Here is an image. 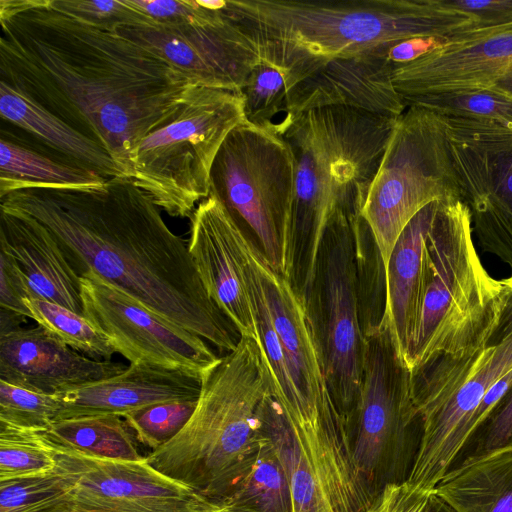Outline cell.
<instances>
[{
    "label": "cell",
    "mask_w": 512,
    "mask_h": 512,
    "mask_svg": "<svg viewBox=\"0 0 512 512\" xmlns=\"http://www.w3.org/2000/svg\"><path fill=\"white\" fill-rule=\"evenodd\" d=\"M204 512H255L254 510L238 504L230 499L207 504Z\"/></svg>",
    "instance_id": "obj_46"
},
{
    "label": "cell",
    "mask_w": 512,
    "mask_h": 512,
    "mask_svg": "<svg viewBox=\"0 0 512 512\" xmlns=\"http://www.w3.org/2000/svg\"><path fill=\"white\" fill-rule=\"evenodd\" d=\"M29 299L32 294L25 274L14 259L0 251V308L30 318L25 304Z\"/></svg>",
    "instance_id": "obj_40"
},
{
    "label": "cell",
    "mask_w": 512,
    "mask_h": 512,
    "mask_svg": "<svg viewBox=\"0 0 512 512\" xmlns=\"http://www.w3.org/2000/svg\"><path fill=\"white\" fill-rule=\"evenodd\" d=\"M49 3L61 13L110 32L154 22L130 7L125 0H49Z\"/></svg>",
    "instance_id": "obj_37"
},
{
    "label": "cell",
    "mask_w": 512,
    "mask_h": 512,
    "mask_svg": "<svg viewBox=\"0 0 512 512\" xmlns=\"http://www.w3.org/2000/svg\"><path fill=\"white\" fill-rule=\"evenodd\" d=\"M0 25V82L97 141L126 177L134 146L197 85L120 33L61 13L49 0H0Z\"/></svg>",
    "instance_id": "obj_1"
},
{
    "label": "cell",
    "mask_w": 512,
    "mask_h": 512,
    "mask_svg": "<svg viewBox=\"0 0 512 512\" xmlns=\"http://www.w3.org/2000/svg\"><path fill=\"white\" fill-rule=\"evenodd\" d=\"M367 226L358 209H339L329 221L307 305L330 392L349 421L363 379L366 333L359 313V250Z\"/></svg>",
    "instance_id": "obj_10"
},
{
    "label": "cell",
    "mask_w": 512,
    "mask_h": 512,
    "mask_svg": "<svg viewBox=\"0 0 512 512\" xmlns=\"http://www.w3.org/2000/svg\"><path fill=\"white\" fill-rule=\"evenodd\" d=\"M503 286L504 279L490 276L479 258L467 204L457 196L437 199L424 244L419 322L407 361L411 375L475 342L494 319Z\"/></svg>",
    "instance_id": "obj_6"
},
{
    "label": "cell",
    "mask_w": 512,
    "mask_h": 512,
    "mask_svg": "<svg viewBox=\"0 0 512 512\" xmlns=\"http://www.w3.org/2000/svg\"><path fill=\"white\" fill-rule=\"evenodd\" d=\"M58 461L41 431L0 423V481L46 475Z\"/></svg>",
    "instance_id": "obj_32"
},
{
    "label": "cell",
    "mask_w": 512,
    "mask_h": 512,
    "mask_svg": "<svg viewBox=\"0 0 512 512\" xmlns=\"http://www.w3.org/2000/svg\"><path fill=\"white\" fill-rule=\"evenodd\" d=\"M0 114L75 163L106 178L123 177L109 152L94 139L49 112L25 94L0 82Z\"/></svg>",
    "instance_id": "obj_25"
},
{
    "label": "cell",
    "mask_w": 512,
    "mask_h": 512,
    "mask_svg": "<svg viewBox=\"0 0 512 512\" xmlns=\"http://www.w3.org/2000/svg\"><path fill=\"white\" fill-rule=\"evenodd\" d=\"M397 118L347 107L296 116L281 137L295 162V193L281 274L308 304L327 225L362 210Z\"/></svg>",
    "instance_id": "obj_4"
},
{
    "label": "cell",
    "mask_w": 512,
    "mask_h": 512,
    "mask_svg": "<svg viewBox=\"0 0 512 512\" xmlns=\"http://www.w3.org/2000/svg\"><path fill=\"white\" fill-rule=\"evenodd\" d=\"M392 43L332 59L295 83L287 90V127L296 116L326 107L398 118L407 104L392 79L393 65L388 58Z\"/></svg>",
    "instance_id": "obj_16"
},
{
    "label": "cell",
    "mask_w": 512,
    "mask_h": 512,
    "mask_svg": "<svg viewBox=\"0 0 512 512\" xmlns=\"http://www.w3.org/2000/svg\"><path fill=\"white\" fill-rule=\"evenodd\" d=\"M481 89H489L512 100V63L500 70Z\"/></svg>",
    "instance_id": "obj_44"
},
{
    "label": "cell",
    "mask_w": 512,
    "mask_h": 512,
    "mask_svg": "<svg viewBox=\"0 0 512 512\" xmlns=\"http://www.w3.org/2000/svg\"><path fill=\"white\" fill-rule=\"evenodd\" d=\"M198 398L151 404L123 416L138 442L152 451L174 438L186 425Z\"/></svg>",
    "instance_id": "obj_35"
},
{
    "label": "cell",
    "mask_w": 512,
    "mask_h": 512,
    "mask_svg": "<svg viewBox=\"0 0 512 512\" xmlns=\"http://www.w3.org/2000/svg\"><path fill=\"white\" fill-rule=\"evenodd\" d=\"M54 449L58 466L75 480V498L142 503L198 497L186 486L153 468L146 457L139 461L116 460Z\"/></svg>",
    "instance_id": "obj_23"
},
{
    "label": "cell",
    "mask_w": 512,
    "mask_h": 512,
    "mask_svg": "<svg viewBox=\"0 0 512 512\" xmlns=\"http://www.w3.org/2000/svg\"><path fill=\"white\" fill-rule=\"evenodd\" d=\"M272 378L256 340L240 337L202 377L197 406L182 430L148 463L206 502L228 498L266 444L265 403Z\"/></svg>",
    "instance_id": "obj_5"
},
{
    "label": "cell",
    "mask_w": 512,
    "mask_h": 512,
    "mask_svg": "<svg viewBox=\"0 0 512 512\" xmlns=\"http://www.w3.org/2000/svg\"><path fill=\"white\" fill-rule=\"evenodd\" d=\"M75 480L58 466L41 476L0 481V512H67Z\"/></svg>",
    "instance_id": "obj_30"
},
{
    "label": "cell",
    "mask_w": 512,
    "mask_h": 512,
    "mask_svg": "<svg viewBox=\"0 0 512 512\" xmlns=\"http://www.w3.org/2000/svg\"><path fill=\"white\" fill-rule=\"evenodd\" d=\"M408 105H419L438 114L497 123L512 130V100L489 89H468L423 96Z\"/></svg>",
    "instance_id": "obj_34"
},
{
    "label": "cell",
    "mask_w": 512,
    "mask_h": 512,
    "mask_svg": "<svg viewBox=\"0 0 512 512\" xmlns=\"http://www.w3.org/2000/svg\"><path fill=\"white\" fill-rule=\"evenodd\" d=\"M447 38L414 37L390 45L388 58L393 66L412 62L442 45Z\"/></svg>",
    "instance_id": "obj_43"
},
{
    "label": "cell",
    "mask_w": 512,
    "mask_h": 512,
    "mask_svg": "<svg viewBox=\"0 0 512 512\" xmlns=\"http://www.w3.org/2000/svg\"><path fill=\"white\" fill-rule=\"evenodd\" d=\"M512 63V22L453 35L422 57L393 66L392 79L406 104L451 91L481 89Z\"/></svg>",
    "instance_id": "obj_15"
},
{
    "label": "cell",
    "mask_w": 512,
    "mask_h": 512,
    "mask_svg": "<svg viewBox=\"0 0 512 512\" xmlns=\"http://www.w3.org/2000/svg\"><path fill=\"white\" fill-rule=\"evenodd\" d=\"M367 512H378L375 503Z\"/></svg>",
    "instance_id": "obj_48"
},
{
    "label": "cell",
    "mask_w": 512,
    "mask_h": 512,
    "mask_svg": "<svg viewBox=\"0 0 512 512\" xmlns=\"http://www.w3.org/2000/svg\"><path fill=\"white\" fill-rule=\"evenodd\" d=\"M241 94L246 121L281 136L287 128V90L283 71L261 59Z\"/></svg>",
    "instance_id": "obj_33"
},
{
    "label": "cell",
    "mask_w": 512,
    "mask_h": 512,
    "mask_svg": "<svg viewBox=\"0 0 512 512\" xmlns=\"http://www.w3.org/2000/svg\"><path fill=\"white\" fill-rule=\"evenodd\" d=\"M56 395L40 393L0 380V423L38 431L57 418Z\"/></svg>",
    "instance_id": "obj_36"
},
{
    "label": "cell",
    "mask_w": 512,
    "mask_h": 512,
    "mask_svg": "<svg viewBox=\"0 0 512 512\" xmlns=\"http://www.w3.org/2000/svg\"><path fill=\"white\" fill-rule=\"evenodd\" d=\"M67 512H137V511L110 508V507H105V506L85 504V503H79V502L74 501L72 507Z\"/></svg>",
    "instance_id": "obj_47"
},
{
    "label": "cell",
    "mask_w": 512,
    "mask_h": 512,
    "mask_svg": "<svg viewBox=\"0 0 512 512\" xmlns=\"http://www.w3.org/2000/svg\"><path fill=\"white\" fill-rule=\"evenodd\" d=\"M247 235L212 194L190 217L189 253L210 298L240 337L256 340L245 279Z\"/></svg>",
    "instance_id": "obj_17"
},
{
    "label": "cell",
    "mask_w": 512,
    "mask_h": 512,
    "mask_svg": "<svg viewBox=\"0 0 512 512\" xmlns=\"http://www.w3.org/2000/svg\"><path fill=\"white\" fill-rule=\"evenodd\" d=\"M25 304L30 318L75 351L98 361H111L117 353L109 338L85 316L46 300L29 299Z\"/></svg>",
    "instance_id": "obj_31"
},
{
    "label": "cell",
    "mask_w": 512,
    "mask_h": 512,
    "mask_svg": "<svg viewBox=\"0 0 512 512\" xmlns=\"http://www.w3.org/2000/svg\"><path fill=\"white\" fill-rule=\"evenodd\" d=\"M446 512H454V511L449 507Z\"/></svg>",
    "instance_id": "obj_49"
},
{
    "label": "cell",
    "mask_w": 512,
    "mask_h": 512,
    "mask_svg": "<svg viewBox=\"0 0 512 512\" xmlns=\"http://www.w3.org/2000/svg\"><path fill=\"white\" fill-rule=\"evenodd\" d=\"M60 449L91 457L116 460H143L137 438L122 416L105 414L54 421L41 431Z\"/></svg>",
    "instance_id": "obj_27"
},
{
    "label": "cell",
    "mask_w": 512,
    "mask_h": 512,
    "mask_svg": "<svg viewBox=\"0 0 512 512\" xmlns=\"http://www.w3.org/2000/svg\"><path fill=\"white\" fill-rule=\"evenodd\" d=\"M108 179L84 165L54 160L4 137L0 140V198L30 187L99 188Z\"/></svg>",
    "instance_id": "obj_26"
},
{
    "label": "cell",
    "mask_w": 512,
    "mask_h": 512,
    "mask_svg": "<svg viewBox=\"0 0 512 512\" xmlns=\"http://www.w3.org/2000/svg\"><path fill=\"white\" fill-rule=\"evenodd\" d=\"M27 317L11 310L0 308V335L9 333L25 322Z\"/></svg>",
    "instance_id": "obj_45"
},
{
    "label": "cell",
    "mask_w": 512,
    "mask_h": 512,
    "mask_svg": "<svg viewBox=\"0 0 512 512\" xmlns=\"http://www.w3.org/2000/svg\"><path fill=\"white\" fill-rule=\"evenodd\" d=\"M461 197L444 115L408 105L396 119L370 184L361 217L383 273L409 221L430 202Z\"/></svg>",
    "instance_id": "obj_9"
},
{
    "label": "cell",
    "mask_w": 512,
    "mask_h": 512,
    "mask_svg": "<svg viewBox=\"0 0 512 512\" xmlns=\"http://www.w3.org/2000/svg\"><path fill=\"white\" fill-rule=\"evenodd\" d=\"M226 499L255 512H293L287 475L268 439L251 468Z\"/></svg>",
    "instance_id": "obj_29"
},
{
    "label": "cell",
    "mask_w": 512,
    "mask_h": 512,
    "mask_svg": "<svg viewBox=\"0 0 512 512\" xmlns=\"http://www.w3.org/2000/svg\"><path fill=\"white\" fill-rule=\"evenodd\" d=\"M438 2L446 8L474 17L477 20V28L512 22V0H438Z\"/></svg>",
    "instance_id": "obj_41"
},
{
    "label": "cell",
    "mask_w": 512,
    "mask_h": 512,
    "mask_svg": "<svg viewBox=\"0 0 512 512\" xmlns=\"http://www.w3.org/2000/svg\"><path fill=\"white\" fill-rule=\"evenodd\" d=\"M154 22L178 24L189 20L198 10V0H125Z\"/></svg>",
    "instance_id": "obj_42"
},
{
    "label": "cell",
    "mask_w": 512,
    "mask_h": 512,
    "mask_svg": "<svg viewBox=\"0 0 512 512\" xmlns=\"http://www.w3.org/2000/svg\"><path fill=\"white\" fill-rule=\"evenodd\" d=\"M220 9L279 67L286 90L325 64L414 37L449 38L477 28L438 0H226Z\"/></svg>",
    "instance_id": "obj_3"
},
{
    "label": "cell",
    "mask_w": 512,
    "mask_h": 512,
    "mask_svg": "<svg viewBox=\"0 0 512 512\" xmlns=\"http://www.w3.org/2000/svg\"><path fill=\"white\" fill-rule=\"evenodd\" d=\"M295 193V162L285 140L247 121L225 139L210 173V194L282 271Z\"/></svg>",
    "instance_id": "obj_11"
},
{
    "label": "cell",
    "mask_w": 512,
    "mask_h": 512,
    "mask_svg": "<svg viewBox=\"0 0 512 512\" xmlns=\"http://www.w3.org/2000/svg\"><path fill=\"white\" fill-rule=\"evenodd\" d=\"M201 384L202 376L190 371L130 363L114 376L55 394L60 406L56 420L105 414L123 417L155 403L196 399Z\"/></svg>",
    "instance_id": "obj_20"
},
{
    "label": "cell",
    "mask_w": 512,
    "mask_h": 512,
    "mask_svg": "<svg viewBox=\"0 0 512 512\" xmlns=\"http://www.w3.org/2000/svg\"><path fill=\"white\" fill-rule=\"evenodd\" d=\"M249 237L245 242L244 270L256 341L261 347L273 383L274 397L285 415L306 408L298 394L286 363L284 351L275 330L258 274L248 253Z\"/></svg>",
    "instance_id": "obj_28"
},
{
    "label": "cell",
    "mask_w": 512,
    "mask_h": 512,
    "mask_svg": "<svg viewBox=\"0 0 512 512\" xmlns=\"http://www.w3.org/2000/svg\"><path fill=\"white\" fill-rule=\"evenodd\" d=\"M375 506L378 512H446L449 507L435 489H420L406 480L387 483Z\"/></svg>",
    "instance_id": "obj_39"
},
{
    "label": "cell",
    "mask_w": 512,
    "mask_h": 512,
    "mask_svg": "<svg viewBox=\"0 0 512 512\" xmlns=\"http://www.w3.org/2000/svg\"><path fill=\"white\" fill-rule=\"evenodd\" d=\"M80 281L84 316L130 363L203 377L220 360L202 337L160 317L96 275L86 273Z\"/></svg>",
    "instance_id": "obj_14"
},
{
    "label": "cell",
    "mask_w": 512,
    "mask_h": 512,
    "mask_svg": "<svg viewBox=\"0 0 512 512\" xmlns=\"http://www.w3.org/2000/svg\"><path fill=\"white\" fill-rule=\"evenodd\" d=\"M512 370V275L499 309L478 339L441 354L413 373L411 400L421 438L406 481L434 490L460 456L473 414L487 391Z\"/></svg>",
    "instance_id": "obj_7"
},
{
    "label": "cell",
    "mask_w": 512,
    "mask_h": 512,
    "mask_svg": "<svg viewBox=\"0 0 512 512\" xmlns=\"http://www.w3.org/2000/svg\"><path fill=\"white\" fill-rule=\"evenodd\" d=\"M197 12L178 24L123 27L122 36L154 53L195 84L241 93L261 61L255 45L220 9V1H198Z\"/></svg>",
    "instance_id": "obj_13"
},
{
    "label": "cell",
    "mask_w": 512,
    "mask_h": 512,
    "mask_svg": "<svg viewBox=\"0 0 512 512\" xmlns=\"http://www.w3.org/2000/svg\"><path fill=\"white\" fill-rule=\"evenodd\" d=\"M435 201L424 206L403 229L384 271V306L375 326L387 333L396 357L406 368L418 328L424 244Z\"/></svg>",
    "instance_id": "obj_22"
},
{
    "label": "cell",
    "mask_w": 512,
    "mask_h": 512,
    "mask_svg": "<svg viewBox=\"0 0 512 512\" xmlns=\"http://www.w3.org/2000/svg\"><path fill=\"white\" fill-rule=\"evenodd\" d=\"M446 117L461 198L482 251L512 275V130L497 123Z\"/></svg>",
    "instance_id": "obj_12"
},
{
    "label": "cell",
    "mask_w": 512,
    "mask_h": 512,
    "mask_svg": "<svg viewBox=\"0 0 512 512\" xmlns=\"http://www.w3.org/2000/svg\"><path fill=\"white\" fill-rule=\"evenodd\" d=\"M245 121L240 92L194 85L175 112L134 146L127 177L170 216L190 218L210 194L223 142Z\"/></svg>",
    "instance_id": "obj_8"
},
{
    "label": "cell",
    "mask_w": 512,
    "mask_h": 512,
    "mask_svg": "<svg viewBox=\"0 0 512 512\" xmlns=\"http://www.w3.org/2000/svg\"><path fill=\"white\" fill-rule=\"evenodd\" d=\"M0 207L42 223L79 277L96 275L221 352L236 347V329L205 290L187 242L131 178L99 188H24L0 198Z\"/></svg>",
    "instance_id": "obj_2"
},
{
    "label": "cell",
    "mask_w": 512,
    "mask_h": 512,
    "mask_svg": "<svg viewBox=\"0 0 512 512\" xmlns=\"http://www.w3.org/2000/svg\"><path fill=\"white\" fill-rule=\"evenodd\" d=\"M125 368L79 354L41 325L0 335V380L32 391L55 395Z\"/></svg>",
    "instance_id": "obj_19"
},
{
    "label": "cell",
    "mask_w": 512,
    "mask_h": 512,
    "mask_svg": "<svg viewBox=\"0 0 512 512\" xmlns=\"http://www.w3.org/2000/svg\"><path fill=\"white\" fill-rule=\"evenodd\" d=\"M435 492L454 512H512V446L456 462Z\"/></svg>",
    "instance_id": "obj_24"
},
{
    "label": "cell",
    "mask_w": 512,
    "mask_h": 512,
    "mask_svg": "<svg viewBox=\"0 0 512 512\" xmlns=\"http://www.w3.org/2000/svg\"><path fill=\"white\" fill-rule=\"evenodd\" d=\"M510 446H512V386L470 436L456 462L469 456Z\"/></svg>",
    "instance_id": "obj_38"
},
{
    "label": "cell",
    "mask_w": 512,
    "mask_h": 512,
    "mask_svg": "<svg viewBox=\"0 0 512 512\" xmlns=\"http://www.w3.org/2000/svg\"><path fill=\"white\" fill-rule=\"evenodd\" d=\"M0 251L19 265L32 299L50 301L84 316L81 277L42 223L23 212L0 207Z\"/></svg>",
    "instance_id": "obj_21"
},
{
    "label": "cell",
    "mask_w": 512,
    "mask_h": 512,
    "mask_svg": "<svg viewBox=\"0 0 512 512\" xmlns=\"http://www.w3.org/2000/svg\"><path fill=\"white\" fill-rule=\"evenodd\" d=\"M248 253L263 288L295 388L310 413H341L327 383L318 337L308 309L282 274L249 238Z\"/></svg>",
    "instance_id": "obj_18"
}]
</instances>
